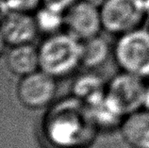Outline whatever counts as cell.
I'll return each instance as SVG.
<instances>
[{
	"label": "cell",
	"mask_w": 149,
	"mask_h": 148,
	"mask_svg": "<svg viewBox=\"0 0 149 148\" xmlns=\"http://www.w3.org/2000/svg\"><path fill=\"white\" fill-rule=\"evenodd\" d=\"M42 129L46 142L54 148H88L98 132L88 106L73 95L49 108Z\"/></svg>",
	"instance_id": "cell-1"
},
{
	"label": "cell",
	"mask_w": 149,
	"mask_h": 148,
	"mask_svg": "<svg viewBox=\"0 0 149 148\" xmlns=\"http://www.w3.org/2000/svg\"><path fill=\"white\" fill-rule=\"evenodd\" d=\"M40 70L55 79L72 74L81 64L82 42L70 33H55L38 47Z\"/></svg>",
	"instance_id": "cell-2"
},
{
	"label": "cell",
	"mask_w": 149,
	"mask_h": 148,
	"mask_svg": "<svg viewBox=\"0 0 149 148\" xmlns=\"http://www.w3.org/2000/svg\"><path fill=\"white\" fill-rule=\"evenodd\" d=\"M114 59L123 72L149 76V30L136 28L120 35L113 48Z\"/></svg>",
	"instance_id": "cell-3"
},
{
	"label": "cell",
	"mask_w": 149,
	"mask_h": 148,
	"mask_svg": "<svg viewBox=\"0 0 149 148\" xmlns=\"http://www.w3.org/2000/svg\"><path fill=\"white\" fill-rule=\"evenodd\" d=\"M99 8L103 29L117 35L139 28L147 15L144 0H103Z\"/></svg>",
	"instance_id": "cell-4"
},
{
	"label": "cell",
	"mask_w": 149,
	"mask_h": 148,
	"mask_svg": "<svg viewBox=\"0 0 149 148\" xmlns=\"http://www.w3.org/2000/svg\"><path fill=\"white\" fill-rule=\"evenodd\" d=\"M143 79L122 72L106 86L105 98L117 113L125 116L143 108L146 87Z\"/></svg>",
	"instance_id": "cell-5"
},
{
	"label": "cell",
	"mask_w": 149,
	"mask_h": 148,
	"mask_svg": "<svg viewBox=\"0 0 149 148\" xmlns=\"http://www.w3.org/2000/svg\"><path fill=\"white\" fill-rule=\"evenodd\" d=\"M56 79L42 70L22 76L16 89L18 100L30 110L47 107L57 93Z\"/></svg>",
	"instance_id": "cell-6"
},
{
	"label": "cell",
	"mask_w": 149,
	"mask_h": 148,
	"mask_svg": "<svg viewBox=\"0 0 149 148\" xmlns=\"http://www.w3.org/2000/svg\"><path fill=\"white\" fill-rule=\"evenodd\" d=\"M63 17L67 32L81 42L97 36L103 29L100 8L91 0H77Z\"/></svg>",
	"instance_id": "cell-7"
},
{
	"label": "cell",
	"mask_w": 149,
	"mask_h": 148,
	"mask_svg": "<svg viewBox=\"0 0 149 148\" xmlns=\"http://www.w3.org/2000/svg\"><path fill=\"white\" fill-rule=\"evenodd\" d=\"M39 32L35 17L25 11H3L1 39L7 45L31 44Z\"/></svg>",
	"instance_id": "cell-8"
},
{
	"label": "cell",
	"mask_w": 149,
	"mask_h": 148,
	"mask_svg": "<svg viewBox=\"0 0 149 148\" xmlns=\"http://www.w3.org/2000/svg\"><path fill=\"white\" fill-rule=\"evenodd\" d=\"M119 127L123 140L131 148H149V110L141 108L125 116Z\"/></svg>",
	"instance_id": "cell-9"
},
{
	"label": "cell",
	"mask_w": 149,
	"mask_h": 148,
	"mask_svg": "<svg viewBox=\"0 0 149 148\" xmlns=\"http://www.w3.org/2000/svg\"><path fill=\"white\" fill-rule=\"evenodd\" d=\"M7 67L15 76H25L40 70L39 51L32 44L10 46L6 56Z\"/></svg>",
	"instance_id": "cell-10"
},
{
	"label": "cell",
	"mask_w": 149,
	"mask_h": 148,
	"mask_svg": "<svg viewBox=\"0 0 149 148\" xmlns=\"http://www.w3.org/2000/svg\"><path fill=\"white\" fill-rule=\"evenodd\" d=\"M72 95L86 105H91L103 98L106 86L102 79L95 74H84L72 84Z\"/></svg>",
	"instance_id": "cell-11"
},
{
	"label": "cell",
	"mask_w": 149,
	"mask_h": 148,
	"mask_svg": "<svg viewBox=\"0 0 149 148\" xmlns=\"http://www.w3.org/2000/svg\"><path fill=\"white\" fill-rule=\"evenodd\" d=\"M82 42L81 65L88 69L99 67L108 60L111 48L108 41L97 35Z\"/></svg>",
	"instance_id": "cell-12"
},
{
	"label": "cell",
	"mask_w": 149,
	"mask_h": 148,
	"mask_svg": "<svg viewBox=\"0 0 149 148\" xmlns=\"http://www.w3.org/2000/svg\"><path fill=\"white\" fill-rule=\"evenodd\" d=\"M34 17L39 31L48 35L58 33V29L64 26L63 13L48 10L45 7H42L40 10H38Z\"/></svg>",
	"instance_id": "cell-13"
},
{
	"label": "cell",
	"mask_w": 149,
	"mask_h": 148,
	"mask_svg": "<svg viewBox=\"0 0 149 148\" xmlns=\"http://www.w3.org/2000/svg\"><path fill=\"white\" fill-rule=\"evenodd\" d=\"M38 5H41L40 0H2V6H6L7 8L4 11L15 10L29 13Z\"/></svg>",
	"instance_id": "cell-14"
},
{
	"label": "cell",
	"mask_w": 149,
	"mask_h": 148,
	"mask_svg": "<svg viewBox=\"0 0 149 148\" xmlns=\"http://www.w3.org/2000/svg\"><path fill=\"white\" fill-rule=\"evenodd\" d=\"M40 1L42 7L60 13H64L77 0H40Z\"/></svg>",
	"instance_id": "cell-15"
},
{
	"label": "cell",
	"mask_w": 149,
	"mask_h": 148,
	"mask_svg": "<svg viewBox=\"0 0 149 148\" xmlns=\"http://www.w3.org/2000/svg\"><path fill=\"white\" fill-rule=\"evenodd\" d=\"M143 108H144V110H149V86L146 87V93H144Z\"/></svg>",
	"instance_id": "cell-16"
},
{
	"label": "cell",
	"mask_w": 149,
	"mask_h": 148,
	"mask_svg": "<svg viewBox=\"0 0 149 148\" xmlns=\"http://www.w3.org/2000/svg\"><path fill=\"white\" fill-rule=\"evenodd\" d=\"M148 30H149V29H148Z\"/></svg>",
	"instance_id": "cell-17"
}]
</instances>
